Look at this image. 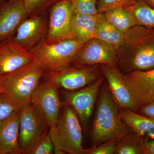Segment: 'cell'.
Here are the masks:
<instances>
[{
  "instance_id": "ffe728a7",
  "label": "cell",
  "mask_w": 154,
  "mask_h": 154,
  "mask_svg": "<svg viewBox=\"0 0 154 154\" xmlns=\"http://www.w3.org/2000/svg\"><path fill=\"white\" fill-rule=\"evenodd\" d=\"M102 14L107 22L124 33L137 25L132 13L126 7H113Z\"/></svg>"
},
{
  "instance_id": "30bf717a",
  "label": "cell",
  "mask_w": 154,
  "mask_h": 154,
  "mask_svg": "<svg viewBox=\"0 0 154 154\" xmlns=\"http://www.w3.org/2000/svg\"><path fill=\"white\" fill-rule=\"evenodd\" d=\"M48 27V17L45 12L32 14L21 22L13 39L25 49L31 51L45 40Z\"/></svg>"
},
{
  "instance_id": "f1b7e54d",
  "label": "cell",
  "mask_w": 154,
  "mask_h": 154,
  "mask_svg": "<svg viewBox=\"0 0 154 154\" xmlns=\"http://www.w3.org/2000/svg\"><path fill=\"white\" fill-rule=\"evenodd\" d=\"M136 0H98L97 9L99 14H102L107 9L117 6L129 7Z\"/></svg>"
},
{
  "instance_id": "cb8c5ba5",
  "label": "cell",
  "mask_w": 154,
  "mask_h": 154,
  "mask_svg": "<svg viewBox=\"0 0 154 154\" xmlns=\"http://www.w3.org/2000/svg\"><path fill=\"white\" fill-rule=\"evenodd\" d=\"M73 14L94 15L99 14L97 9L98 0H71Z\"/></svg>"
},
{
  "instance_id": "8992f818",
  "label": "cell",
  "mask_w": 154,
  "mask_h": 154,
  "mask_svg": "<svg viewBox=\"0 0 154 154\" xmlns=\"http://www.w3.org/2000/svg\"><path fill=\"white\" fill-rule=\"evenodd\" d=\"M102 75L101 65L64 67L45 74V82L58 89L67 91L79 90L98 79Z\"/></svg>"
},
{
  "instance_id": "603a6c76",
  "label": "cell",
  "mask_w": 154,
  "mask_h": 154,
  "mask_svg": "<svg viewBox=\"0 0 154 154\" xmlns=\"http://www.w3.org/2000/svg\"><path fill=\"white\" fill-rule=\"evenodd\" d=\"M132 13L137 25L154 29V8L141 0H136L128 7Z\"/></svg>"
},
{
  "instance_id": "83f0119b",
  "label": "cell",
  "mask_w": 154,
  "mask_h": 154,
  "mask_svg": "<svg viewBox=\"0 0 154 154\" xmlns=\"http://www.w3.org/2000/svg\"><path fill=\"white\" fill-rule=\"evenodd\" d=\"M18 109L4 93L0 94V123Z\"/></svg>"
},
{
  "instance_id": "836d02e7",
  "label": "cell",
  "mask_w": 154,
  "mask_h": 154,
  "mask_svg": "<svg viewBox=\"0 0 154 154\" xmlns=\"http://www.w3.org/2000/svg\"><path fill=\"white\" fill-rule=\"evenodd\" d=\"M4 78H5V77L1 76H0V82L4 84Z\"/></svg>"
},
{
  "instance_id": "4dcf8cb0",
  "label": "cell",
  "mask_w": 154,
  "mask_h": 154,
  "mask_svg": "<svg viewBox=\"0 0 154 154\" xmlns=\"http://www.w3.org/2000/svg\"><path fill=\"white\" fill-rule=\"evenodd\" d=\"M144 154H154V139L143 137Z\"/></svg>"
},
{
  "instance_id": "8fae6325",
  "label": "cell",
  "mask_w": 154,
  "mask_h": 154,
  "mask_svg": "<svg viewBox=\"0 0 154 154\" xmlns=\"http://www.w3.org/2000/svg\"><path fill=\"white\" fill-rule=\"evenodd\" d=\"M71 65L79 66L95 65L117 66V52L108 43L94 38L83 45L78 51Z\"/></svg>"
},
{
  "instance_id": "5b68a950",
  "label": "cell",
  "mask_w": 154,
  "mask_h": 154,
  "mask_svg": "<svg viewBox=\"0 0 154 154\" xmlns=\"http://www.w3.org/2000/svg\"><path fill=\"white\" fill-rule=\"evenodd\" d=\"M19 143L22 154H29L39 139L49 133L51 126L38 107L30 103L19 108Z\"/></svg>"
},
{
  "instance_id": "7c38bea8",
  "label": "cell",
  "mask_w": 154,
  "mask_h": 154,
  "mask_svg": "<svg viewBox=\"0 0 154 154\" xmlns=\"http://www.w3.org/2000/svg\"><path fill=\"white\" fill-rule=\"evenodd\" d=\"M102 75L107 81L111 96L119 109L127 108L138 112L140 106L127 85L117 66L101 65Z\"/></svg>"
},
{
  "instance_id": "d6a6232c",
  "label": "cell",
  "mask_w": 154,
  "mask_h": 154,
  "mask_svg": "<svg viewBox=\"0 0 154 154\" xmlns=\"http://www.w3.org/2000/svg\"><path fill=\"white\" fill-rule=\"evenodd\" d=\"M4 85L2 83L0 82V94L4 93Z\"/></svg>"
},
{
  "instance_id": "7402d4cb",
  "label": "cell",
  "mask_w": 154,
  "mask_h": 154,
  "mask_svg": "<svg viewBox=\"0 0 154 154\" xmlns=\"http://www.w3.org/2000/svg\"><path fill=\"white\" fill-rule=\"evenodd\" d=\"M115 154H144L143 137L133 131L118 140Z\"/></svg>"
},
{
  "instance_id": "484cf974",
  "label": "cell",
  "mask_w": 154,
  "mask_h": 154,
  "mask_svg": "<svg viewBox=\"0 0 154 154\" xmlns=\"http://www.w3.org/2000/svg\"><path fill=\"white\" fill-rule=\"evenodd\" d=\"M54 151V145L48 133L35 143L29 154H52Z\"/></svg>"
},
{
  "instance_id": "d6986e66",
  "label": "cell",
  "mask_w": 154,
  "mask_h": 154,
  "mask_svg": "<svg viewBox=\"0 0 154 154\" xmlns=\"http://www.w3.org/2000/svg\"><path fill=\"white\" fill-rule=\"evenodd\" d=\"M119 109L122 120L140 135L154 139V119L127 108Z\"/></svg>"
},
{
  "instance_id": "44dd1931",
  "label": "cell",
  "mask_w": 154,
  "mask_h": 154,
  "mask_svg": "<svg viewBox=\"0 0 154 154\" xmlns=\"http://www.w3.org/2000/svg\"><path fill=\"white\" fill-rule=\"evenodd\" d=\"M124 37V33L107 22L103 14H100L95 38L108 43L117 52L123 44Z\"/></svg>"
},
{
  "instance_id": "6da1fadb",
  "label": "cell",
  "mask_w": 154,
  "mask_h": 154,
  "mask_svg": "<svg viewBox=\"0 0 154 154\" xmlns=\"http://www.w3.org/2000/svg\"><path fill=\"white\" fill-rule=\"evenodd\" d=\"M117 57V66L122 74L154 68V28L137 25L126 31Z\"/></svg>"
},
{
  "instance_id": "5bb4252c",
  "label": "cell",
  "mask_w": 154,
  "mask_h": 154,
  "mask_svg": "<svg viewBox=\"0 0 154 154\" xmlns=\"http://www.w3.org/2000/svg\"><path fill=\"white\" fill-rule=\"evenodd\" d=\"M30 103L41 110L51 127L56 124L63 103L55 86L47 82L40 83L32 94Z\"/></svg>"
},
{
  "instance_id": "e0dca14e",
  "label": "cell",
  "mask_w": 154,
  "mask_h": 154,
  "mask_svg": "<svg viewBox=\"0 0 154 154\" xmlns=\"http://www.w3.org/2000/svg\"><path fill=\"white\" fill-rule=\"evenodd\" d=\"M20 110L0 123V154H22L19 143Z\"/></svg>"
},
{
  "instance_id": "4316f807",
  "label": "cell",
  "mask_w": 154,
  "mask_h": 154,
  "mask_svg": "<svg viewBox=\"0 0 154 154\" xmlns=\"http://www.w3.org/2000/svg\"><path fill=\"white\" fill-rule=\"evenodd\" d=\"M118 140L113 139L97 146L86 149L85 154H115Z\"/></svg>"
},
{
  "instance_id": "f546056e",
  "label": "cell",
  "mask_w": 154,
  "mask_h": 154,
  "mask_svg": "<svg viewBox=\"0 0 154 154\" xmlns=\"http://www.w3.org/2000/svg\"><path fill=\"white\" fill-rule=\"evenodd\" d=\"M138 113L154 119V100L141 106Z\"/></svg>"
},
{
  "instance_id": "7a4b0ae2",
  "label": "cell",
  "mask_w": 154,
  "mask_h": 154,
  "mask_svg": "<svg viewBox=\"0 0 154 154\" xmlns=\"http://www.w3.org/2000/svg\"><path fill=\"white\" fill-rule=\"evenodd\" d=\"M103 84L99 92L92 126V147L97 146L110 140L119 139L132 130L122 120L119 109L107 83Z\"/></svg>"
},
{
  "instance_id": "277c9868",
  "label": "cell",
  "mask_w": 154,
  "mask_h": 154,
  "mask_svg": "<svg viewBox=\"0 0 154 154\" xmlns=\"http://www.w3.org/2000/svg\"><path fill=\"white\" fill-rule=\"evenodd\" d=\"M49 133L54 150H60L71 154H85L82 146V127L72 108L63 104L58 120L51 127Z\"/></svg>"
},
{
  "instance_id": "52a82bcc",
  "label": "cell",
  "mask_w": 154,
  "mask_h": 154,
  "mask_svg": "<svg viewBox=\"0 0 154 154\" xmlns=\"http://www.w3.org/2000/svg\"><path fill=\"white\" fill-rule=\"evenodd\" d=\"M84 44L73 38L51 44L44 41L30 52L45 70L51 71L71 65L75 55Z\"/></svg>"
},
{
  "instance_id": "3957f363",
  "label": "cell",
  "mask_w": 154,
  "mask_h": 154,
  "mask_svg": "<svg viewBox=\"0 0 154 154\" xmlns=\"http://www.w3.org/2000/svg\"><path fill=\"white\" fill-rule=\"evenodd\" d=\"M45 70L35 60L4 78V93L18 109L30 103Z\"/></svg>"
},
{
  "instance_id": "9c48e42d",
  "label": "cell",
  "mask_w": 154,
  "mask_h": 154,
  "mask_svg": "<svg viewBox=\"0 0 154 154\" xmlns=\"http://www.w3.org/2000/svg\"><path fill=\"white\" fill-rule=\"evenodd\" d=\"M73 15L71 0H60L50 8L48 27L45 42L57 43L72 38L71 22Z\"/></svg>"
},
{
  "instance_id": "2e32d148",
  "label": "cell",
  "mask_w": 154,
  "mask_h": 154,
  "mask_svg": "<svg viewBox=\"0 0 154 154\" xmlns=\"http://www.w3.org/2000/svg\"><path fill=\"white\" fill-rule=\"evenodd\" d=\"M123 74L127 85L140 107L154 100V68Z\"/></svg>"
},
{
  "instance_id": "ba28073f",
  "label": "cell",
  "mask_w": 154,
  "mask_h": 154,
  "mask_svg": "<svg viewBox=\"0 0 154 154\" xmlns=\"http://www.w3.org/2000/svg\"><path fill=\"white\" fill-rule=\"evenodd\" d=\"M104 80L105 78L102 75L94 82L79 90L61 91L63 104L69 105L74 110L84 131L87 129L91 120Z\"/></svg>"
},
{
  "instance_id": "1f68e13d",
  "label": "cell",
  "mask_w": 154,
  "mask_h": 154,
  "mask_svg": "<svg viewBox=\"0 0 154 154\" xmlns=\"http://www.w3.org/2000/svg\"><path fill=\"white\" fill-rule=\"evenodd\" d=\"M149 6L154 8V0H141Z\"/></svg>"
},
{
  "instance_id": "e575fe53",
  "label": "cell",
  "mask_w": 154,
  "mask_h": 154,
  "mask_svg": "<svg viewBox=\"0 0 154 154\" xmlns=\"http://www.w3.org/2000/svg\"><path fill=\"white\" fill-rule=\"evenodd\" d=\"M7 1V0H0V5L2 3L4 2H5V1Z\"/></svg>"
},
{
  "instance_id": "d4e9b609",
  "label": "cell",
  "mask_w": 154,
  "mask_h": 154,
  "mask_svg": "<svg viewBox=\"0 0 154 154\" xmlns=\"http://www.w3.org/2000/svg\"><path fill=\"white\" fill-rule=\"evenodd\" d=\"M60 0H24L25 10L28 16L45 12Z\"/></svg>"
},
{
  "instance_id": "9a60e30c",
  "label": "cell",
  "mask_w": 154,
  "mask_h": 154,
  "mask_svg": "<svg viewBox=\"0 0 154 154\" xmlns=\"http://www.w3.org/2000/svg\"><path fill=\"white\" fill-rule=\"evenodd\" d=\"M28 17L24 0H7L0 5V42L13 37L21 22Z\"/></svg>"
},
{
  "instance_id": "4fadbf2b",
  "label": "cell",
  "mask_w": 154,
  "mask_h": 154,
  "mask_svg": "<svg viewBox=\"0 0 154 154\" xmlns=\"http://www.w3.org/2000/svg\"><path fill=\"white\" fill-rule=\"evenodd\" d=\"M33 54L14 41L13 37L0 42V76L5 77L35 60Z\"/></svg>"
},
{
  "instance_id": "ac0fdd59",
  "label": "cell",
  "mask_w": 154,
  "mask_h": 154,
  "mask_svg": "<svg viewBox=\"0 0 154 154\" xmlns=\"http://www.w3.org/2000/svg\"><path fill=\"white\" fill-rule=\"evenodd\" d=\"M100 14L91 16L73 14L71 22L72 37L84 44L95 38Z\"/></svg>"
}]
</instances>
